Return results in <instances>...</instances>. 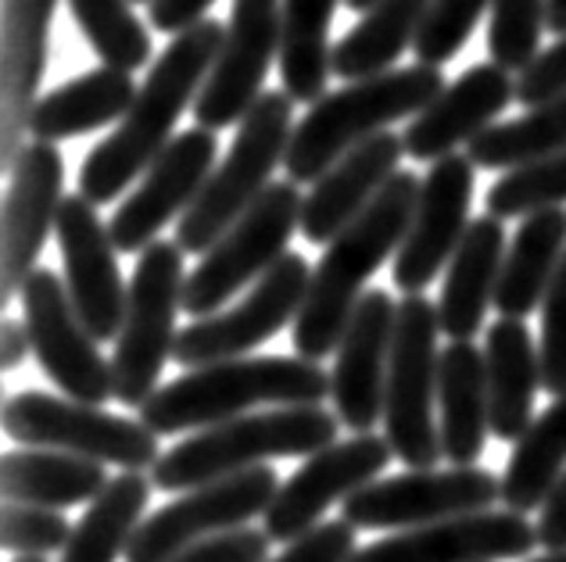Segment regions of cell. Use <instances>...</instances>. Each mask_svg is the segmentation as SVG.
Wrapping results in <instances>:
<instances>
[{"instance_id": "8992f818", "label": "cell", "mask_w": 566, "mask_h": 562, "mask_svg": "<svg viewBox=\"0 0 566 562\" xmlns=\"http://www.w3.org/2000/svg\"><path fill=\"white\" fill-rule=\"evenodd\" d=\"M291 137L294 100L283 91H265L237 126L230 151L205 183L201 198L176 223V244L184 255H208V247L273 187V172L287 158Z\"/></svg>"}, {"instance_id": "c3c4849f", "label": "cell", "mask_w": 566, "mask_h": 562, "mask_svg": "<svg viewBox=\"0 0 566 562\" xmlns=\"http://www.w3.org/2000/svg\"><path fill=\"white\" fill-rule=\"evenodd\" d=\"M29 354H33V340H29L25 322L4 319V327H0V365H4V373L19 369Z\"/></svg>"}, {"instance_id": "d4e9b609", "label": "cell", "mask_w": 566, "mask_h": 562, "mask_svg": "<svg viewBox=\"0 0 566 562\" xmlns=\"http://www.w3.org/2000/svg\"><path fill=\"white\" fill-rule=\"evenodd\" d=\"M406 155L398 132H380V137L355 147L337 166L312 183L302 209V236L308 244H331L345 233L369 204L380 198V190L401 172L398 161Z\"/></svg>"}, {"instance_id": "8d00e7d4", "label": "cell", "mask_w": 566, "mask_h": 562, "mask_svg": "<svg viewBox=\"0 0 566 562\" xmlns=\"http://www.w3.org/2000/svg\"><path fill=\"white\" fill-rule=\"evenodd\" d=\"M69 11L104 68L137 72L151 65V36L133 14L129 0H69Z\"/></svg>"}, {"instance_id": "f5cc1de1", "label": "cell", "mask_w": 566, "mask_h": 562, "mask_svg": "<svg viewBox=\"0 0 566 562\" xmlns=\"http://www.w3.org/2000/svg\"><path fill=\"white\" fill-rule=\"evenodd\" d=\"M14 562H43V559H40V555H19Z\"/></svg>"}, {"instance_id": "d6986e66", "label": "cell", "mask_w": 566, "mask_h": 562, "mask_svg": "<svg viewBox=\"0 0 566 562\" xmlns=\"http://www.w3.org/2000/svg\"><path fill=\"white\" fill-rule=\"evenodd\" d=\"M476 166L470 155H449L430 166L416 201L412 223L406 241L395 255V287L409 294H423L449 269L459 244L470 230V204H473Z\"/></svg>"}, {"instance_id": "ab89813d", "label": "cell", "mask_w": 566, "mask_h": 562, "mask_svg": "<svg viewBox=\"0 0 566 562\" xmlns=\"http://www.w3.org/2000/svg\"><path fill=\"white\" fill-rule=\"evenodd\" d=\"M491 4H495V0H430L427 22L412 47L416 57H420V65L441 68L444 62H452Z\"/></svg>"}, {"instance_id": "f35d334b", "label": "cell", "mask_w": 566, "mask_h": 562, "mask_svg": "<svg viewBox=\"0 0 566 562\" xmlns=\"http://www.w3.org/2000/svg\"><path fill=\"white\" fill-rule=\"evenodd\" d=\"M548 0H495L488 25V54L505 72H527L542 54Z\"/></svg>"}, {"instance_id": "bcb514c9", "label": "cell", "mask_w": 566, "mask_h": 562, "mask_svg": "<svg viewBox=\"0 0 566 562\" xmlns=\"http://www.w3.org/2000/svg\"><path fill=\"white\" fill-rule=\"evenodd\" d=\"M212 4H216V0H155V4H151V25L158 29V33L180 36L198 22H205L208 8H212Z\"/></svg>"}, {"instance_id": "52a82bcc", "label": "cell", "mask_w": 566, "mask_h": 562, "mask_svg": "<svg viewBox=\"0 0 566 562\" xmlns=\"http://www.w3.org/2000/svg\"><path fill=\"white\" fill-rule=\"evenodd\" d=\"M438 305L423 294H409L398 305L384 388V437L409 469H438L444 458L438 426Z\"/></svg>"}, {"instance_id": "ac0fdd59", "label": "cell", "mask_w": 566, "mask_h": 562, "mask_svg": "<svg viewBox=\"0 0 566 562\" xmlns=\"http://www.w3.org/2000/svg\"><path fill=\"white\" fill-rule=\"evenodd\" d=\"M219 140L208 129H187L180 132L166 151L155 158V166L144 172L140 187L118 204L108 233L123 255L144 251L158 241L172 219H184L193 201L201 198L205 183L216 172Z\"/></svg>"}, {"instance_id": "8fae6325", "label": "cell", "mask_w": 566, "mask_h": 562, "mask_svg": "<svg viewBox=\"0 0 566 562\" xmlns=\"http://www.w3.org/2000/svg\"><path fill=\"white\" fill-rule=\"evenodd\" d=\"M280 491L273 466H259L237 477L193 487L169 506L155 509L129 541L126 562H169L198 544L248 527V520L265 516Z\"/></svg>"}, {"instance_id": "6da1fadb", "label": "cell", "mask_w": 566, "mask_h": 562, "mask_svg": "<svg viewBox=\"0 0 566 562\" xmlns=\"http://www.w3.org/2000/svg\"><path fill=\"white\" fill-rule=\"evenodd\" d=\"M227 40V25L205 19L187 33L172 36L155 57L151 72L133 100L129 115L108 140H101L80 169V194L91 204H108L155 166V158L176 140L172 126L198 100Z\"/></svg>"}, {"instance_id": "f546056e", "label": "cell", "mask_w": 566, "mask_h": 562, "mask_svg": "<svg viewBox=\"0 0 566 562\" xmlns=\"http://www.w3.org/2000/svg\"><path fill=\"white\" fill-rule=\"evenodd\" d=\"M137 94L140 86L133 83L129 72L94 68L86 76H76L72 83H62L43 94L33 112V123H29V132L40 144L83 137V132H94L108 123H123Z\"/></svg>"}, {"instance_id": "60d3db41", "label": "cell", "mask_w": 566, "mask_h": 562, "mask_svg": "<svg viewBox=\"0 0 566 562\" xmlns=\"http://www.w3.org/2000/svg\"><path fill=\"white\" fill-rule=\"evenodd\" d=\"M69 520L57 509H40V506H19V501H4V516H0V544L4 552L19 555H51L65 552L72 538Z\"/></svg>"}, {"instance_id": "2e32d148", "label": "cell", "mask_w": 566, "mask_h": 562, "mask_svg": "<svg viewBox=\"0 0 566 562\" xmlns=\"http://www.w3.org/2000/svg\"><path fill=\"white\" fill-rule=\"evenodd\" d=\"M65 158L54 144H25L8 172L4 226H0V305L22 294L65 204Z\"/></svg>"}, {"instance_id": "7a4b0ae2", "label": "cell", "mask_w": 566, "mask_h": 562, "mask_svg": "<svg viewBox=\"0 0 566 562\" xmlns=\"http://www.w3.org/2000/svg\"><path fill=\"white\" fill-rule=\"evenodd\" d=\"M420 187L423 180L416 172H398L380 190V198L326 244L319 265L312 269L305 308L294 322L291 340L297 359L323 362L326 354L337 351L355 308L369 290V276L391 255H398L401 241H406Z\"/></svg>"}, {"instance_id": "5bb4252c", "label": "cell", "mask_w": 566, "mask_h": 562, "mask_svg": "<svg viewBox=\"0 0 566 562\" xmlns=\"http://www.w3.org/2000/svg\"><path fill=\"white\" fill-rule=\"evenodd\" d=\"M308 284H312L308 262L287 251L276 269L265 273L237 308L198 319L187 330H180L172 359L187 365V373L216 362L244 359L251 348L265 344L287 322H297L308 298Z\"/></svg>"}, {"instance_id": "db71d44e", "label": "cell", "mask_w": 566, "mask_h": 562, "mask_svg": "<svg viewBox=\"0 0 566 562\" xmlns=\"http://www.w3.org/2000/svg\"><path fill=\"white\" fill-rule=\"evenodd\" d=\"M129 4H155V0H129Z\"/></svg>"}, {"instance_id": "f6af8a7d", "label": "cell", "mask_w": 566, "mask_h": 562, "mask_svg": "<svg viewBox=\"0 0 566 562\" xmlns=\"http://www.w3.org/2000/svg\"><path fill=\"white\" fill-rule=\"evenodd\" d=\"M270 534L265 530H251V527H241V530H230V534L222 538H212L198 544V549H190L184 555H176L169 562H270Z\"/></svg>"}, {"instance_id": "74e56055", "label": "cell", "mask_w": 566, "mask_h": 562, "mask_svg": "<svg viewBox=\"0 0 566 562\" xmlns=\"http://www.w3.org/2000/svg\"><path fill=\"white\" fill-rule=\"evenodd\" d=\"M563 204H566V151L505 172L502 180L491 183L484 198V209L491 219H527L545 209H563Z\"/></svg>"}, {"instance_id": "ffe728a7", "label": "cell", "mask_w": 566, "mask_h": 562, "mask_svg": "<svg viewBox=\"0 0 566 562\" xmlns=\"http://www.w3.org/2000/svg\"><path fill=\"white\" fill-rule=\"evenodd\" d=\"M57 247L65 262V287L80 319L94 340H118L126 322L129 287L118 273V247L101 223L97 204L83 194H69L57 215Z\"/></svg>"}, {"instance_id": "f1b7e54d", "label": "cell", "mask_w": 566, "mask_h": 562, "mask_svg": "<svg viewBox=\"0 0 566 562\" xmlns=\"http://www.w3.org/2000/svg\"><path fill=\"white\" fill-rule=\"evenodd\" d=\"M566 255V209L534 212L520 223L502 262L495 308L502 319H527L542 301Z\"/></svg>"}, {"instance_id": "f907efd6", "label": "cell", "mask_w": 566, "mask_h": 562, "mask_svg": "<svg viewBox=\"0 0 566 562\" xmlns=\"http://www.w3.org/2000/svg\"><path fill=\"white\" fill-rule=\"evenodd\" d=\"M345 4H348L352 11H363V14H366L369 8H374V4H377V0H345Z\"/></svg>"}, {"instance_id": "d590c367", "label": "cell", "mask_w": 566, "mask_h": 562, "mask_svg": "<svg viewBox=\"0 0 566 562\" xmlns=\"http://www.w3.org/2000/svg\"><path fill=\"white\" fill-rule=\"evenodd\" d=\"M559 151H566V94L548 105L527 108L513 123H495L467 147L473 166L491 172L524 169L531 161L553 158Z\"/></svg>"}, {"instance_id": "4dcf8cb0", "label": "cell", "mask_w": 566, "mask_h": 562, "mask_svg": "<svg viewBox=\"0 0 566 562\" xmlns=\"http://www.w3.org/2000/svg\"><path fill=\"white\" fill-rule=\"evenodd\" d=\"M112 477L101 463L65 452L48 448H19L4 455L0 466V487L4 501L19 506H40V509H72L86 506L108 491Z\"/></svg>"}, {"instance_id": "cb8c5ba5", "label": "cell", "mask_w": 566, "mask_h": 562, "mask_svg": "<svg viewBox=\"0 0 566 562\" xmlns=\"http://www.w3.org/2000/svg\"><path fill=\"white\" fill-rule=\"evenodd\" d=\"M516 100L513 72L495 62L467 68L430 108H423L401 132L406 155L416 161H441L455 155L459 144H473L481 132L495 126V118Z\"/></svg>"}, {"instance_id": "44dd1931", "label": "cell", "mask_w": 566, "mask_h": 562, "mask_svg": "<svg viewBox=\"0 0 566 562\" xmlns=\"http://www.w3.org/2000/svg\"><path fill=\"white\" fill-rule=\"evenodd\" d=\"M398 305L387 290H366L345 337L334 351L331 397L340 426L355 434H374L384 423V388L391 365Z\"/></svg>"}, {"instance_id": "7c38bea8", "label": "cell", "mask_w": 566, "mask_h": 562, "mask_svg": "<svg viewBox=\"0 0 566 562\" xmlns=\"http://www.w3.org/2000/svg\"><path fill=\"white\" fill-rule=\"evenodd\" d=\"M495 501H502V480L481 466L406 469L355 491L345 501V520L355 530H416L491 512Z\"/></svg>"}, {"instance_id": "9c48e42d", "label": "cell", "mask_w": 566, "mask_h": 562, "mask_svg": "<svg viewBox=\"0 0 566 562\" xmlns=\"http://www.w3.org/2000/svg\"><path fill=\"white\" fill-rule=\"evenodd\" d=\"M4 434L22 448L80 455L101 466H118L123 473L155 469L161 458L158 437L140 420L43 391H19L8 397Z\"/></svg>"}, {"instance_id": "ee69618b", "label": "cell", "mask_w": 566, "mask_h": 562, "mask_svg": "<svg viewBox=\"0 0 566 562\" xmlns=\"http://www.w3.org/2000/svg\"><path fill=\"white\" fill-rule=\"evenodd\" d=\"M566 94V36L534 57V65L516 76V100L524 108L548 105Z\"/></svg>"}, {"instance_id": "5b68a950", "label": "cell", "mask_w": 566, "mask_h": 562, "mask_svg": "<svg viewBox=\"0 0 566 562\" xmlns=\"http://www.w3.org/2000/svg\"><path fill=\"white\" fill-rule=\"evenodd\" d=\"M340 420L323 405H291L265 409L255 416H241L180 441L176 448L161 452L151 469V484L158 491H193V487L237 477V473L259 469L270 458L316 455L337 445Z\"/></svg>"}, {"instance_id": "484cf974", "label": "cell", "mask_w": 566, "mask_h": 562, "mask_svg": "<svg viewBox=\"0 0 566 562\" xmlns=\"http://www.w3.org/2000/svg\"><path fill=\"white\" fill-rule=\"evenodd\" d=\"M505 251H510V244H505L502 219H473L455 258L444 269V287L438 298V327L444 337H452V344L481 333L502 279Z\"/></svg>"}, {"instance_id": "603a6c76", "label": "cell", "mask_w": 566, "mask_h": 562, "mask_svg": "<svg viewBox=\"0 0 566 562\" xmlns=\"http://www.w3.org/2000/svg\"><path fill=\"white\" fill-rule=\"evenodd\" d=\"M57 0H4V57H0V169L11 172L25 151L29 123L48 72L51 22Z\"/></svg>"}, {"instance_id": "681fc988", "label": "cell", "mask_w": 566, "mask_h": 562, "mask_svg": "<svg viewBox=\"0 0 566 562\" xmlns=\"http://www.w3.org/2000/svg\"><path fill=\"white\" fill-rule=\"evenodd\" d=\"M548 33L553 36H566V0H548Z\"/></svg>"}, {"instance_id": "e0dca14e", "label": "cell", "mask_w": 566, "mask_h": 562, "mask_svg": "<svg viewBox=\"0 0 566 562\" xmlns=\"http://www.w3.org/2000/svg\"><path fill=\"white\" fill-rule=\"evenodd\" d=\"M391 445L377 434H355L348 441L308 455L294 477L280 484L270 512H265V534L270 541H297L308 530L326 523L323 516L337 501H348L366 484H374L391 463Z\"/></svg>"}, {"instance_id": "e575fe53", "label": "cell", "mask_w": 566, "mask_h": 562, "mask_svg": "<svg viewBox=\"0 0 566 562\" xmlns=\"http://www.w3.org/2000/svg\"><path fill=\"white\" fill-rule=\"evenodd\" d=\"M151 480L144 473H123L108 484L83 520L72 530L62 562H118L126 559L133 534L147 520L144 509L151 501Z\"/></svg>"}, {"instance_id": "ba28073f", "label": "cell", "mask_w": 566, "mask_h": 562, "mask_svg": "<svg viewBox=\"0 0 566 562\" xmlns=\"http://www.w3.org/2000/svg\"><path fill=\"white\" fill-rule=\"evenodd\" d=\"M184 251L176 241H155L144 251L129 279L123 333L115 340L112 373L115 402L144 409L158 391L161 369L176 354V319L184 312Z\"/></svg>"}, {"instance_id": "7dc6e473", "label": "cell", "mask_w": 566, "mask_h": 562, "mask_svg": "<svg viewBox=\"0 0 566 562\" xmlns=\"http://www.w3.org/2000/svg\"><path fill=\"white\" fill-rule=\"evenodd\" d=\"M538 541L548 552H563L566 549V477L553 491V498L545 501L542 520H538Z\"/></svg>"}, {"instance_id": "816d5d0a", "label": "cell", "mask_w": 566, "mask_h": 562, "mask_svg": "<svg viewBox=\"0 0 566 562\" xmlns=\"http://www.w3.org/2000/svg\"><path fill=\"white\" fill-rule=\"evenodd\" d=\"M531 562H566V549H563V552H548V555H542V559H531Z\"/></svg>"}, {"instance_id": "30bf717a", "label": "cell", "mask_w": 566, "mask_h": 562, "mask_svg": "<svg viewBox=\"0 0 566 562\" xmlns=\"http://www.w3.org/2000/svg\"><path fill=\"white\" fill-rule=\"evenodd\" d=\"M305 198L297 194V183H273L237 223L201 255L198 269L187 276L184 312L187 316H219L222 305L237 298L244 287L276 269L287 255L294 230H302Z\"/></svg>"}, {"instance_id": "4fadbf2b", "label": "cell", "mask_w": 566, "mask_h": 562, "mask_svg": "<svg viewBox=\"0 0 566 562\" xmlns=\"http://www.w3.org/2000/svg\"><path fill=\"white\" fill-rule=\"evenodd\" d=\"M22 322L33 340L36 365L48 373L65 397L86 405H104L115 397V373L104 359L94 333L86 330L65 279L51 269H36L22 287Z\"/></svg>"}, {"instance_id": "7bdbcfd3", "label": "cell", "mask_w": 566, "mask_h": 562, "mask_svg": "<svg viewBox=\"0 0 566 562\" xmlns=\"http://www.w3.org/2000/svg\"><path fill=\"white\" fill-rule=\"evenodd\" d=\"M355 552V527L348 520H326L270 562H352Z\"/></svg>"}, {"instance_id": "83f0119b", "label": "cell", "mask_w": 566, "mask_h": 562, "mask_svg": "<svg viewBox=\"0 0 566 562\" xmlns=\"http://www.w3.org/2000/svg\"><path fill=\"white\" fill-rule=\"evenodd\" d=\"M438 426L441 452L452 466H473L491 431L488 362L473 340H459L441 351L438 373Z\"/></svg>"}, {"instance_id": "d6a6232c", "label": "cell", "mask_w": 566, "mask_h": 562, "mask_svg": "<svg viewBox=\"0 0 566 562\" xmlns=\"http://www.w3.org/2000/svg\"><path fill=\"white\" fill-rule=\"evenodd\" d=\"M345 0H283L280 79L294 105H316L331 79V25Z\"/></svg>"}, {"instance_id": "9a60e30c", "label": "cell", "mask_w": 566, "mask_h": 562, "mask_svg": "<svg viewBox=\"0 0 566 562\" xmlns=\"http://www.w3.org/2000/svg\"><path fill=\"white\" fill-rule=\"evenodd\" d=\"M280 36L283 0H233L227 40L193 100L198 129L216 132L244 123V115L262 100L273 62H280Z\"/></svg>"}, {"instance_id": "4316f807", "label": "cell", "mask_w": 566, "mask_h": 562, "mask_svg": "<svg viewBox=\"0 0 566 562\" xmlns=\"http://www.w3.org/2000/svg\"><path fill=\"white\" fill-rule=\"evenodd\" d=\"M491 434L520 441L534 423V397L542 391V351L524 319H499L484 340Z\"/></svg>"}, {"instance_id": "3957f363", "label": "cell", "mask_w": 566, "mask_h": 562, "mask_svg": "<svg viewBox=\"0 0 566 562\" xmlns=\"http://www.w3.org/2000/svg\"><path fill=\"white\" fill-rule=\"evenodd\" d=\"M323 397H331V377L316 362L265 354L190 369L147 397L137 420L155 437H172L241 420L255 405H323Z\"/></svg>"}, {"instance_id": "1f68e13d", "label": "cell", "mask_w": 566, "mask_h": 562, "mask_svg": "<svg viewBox=\"0 0 566 562\" xmlns=\"http://www.w3.org/2000/svg\"><path fill=\"white\" fill-rule=\"evenodd\" d=\"M427 11L430 0H377L359 19V25L334 43V76L359 83L391 72L398 57L416 47Z\"/></svg>"}, {"instance_id": "b9f144b4", "label": "cell", "mask_w": 566, "mask_h": 562, "mask_svg": "<svg viewBox=\"0 0 566 562\" xmlns=\"http://www.w3.org/2000/svg\"><path fill=\"white\" fill-rule=\"evenodd\" d=\"M542 391L563 397L566 394V255L542 301Z\"/></svg>"}, {"instance_id": "277c9868", "label": "cell", "mask_w": 566, "mask_h": 562, "mask_svg": "<svg viewBox=\"0 0 566 562\" xmlns=\"http://www.w3.org/2000/svg\"><path fill=\"white\" fill-rule=\"evenodd\" d=\"M444 86L449 83H444L441 68L409 65L326 94L294 126L287 158H283L291 183H319L348 151L380 137L391 123L416 118L434 105Z\"/></svg>"}, {"instance_id": "836d02e7", "label": "cell", "mask_w": 566, "mask_h": 562, "mask_svg": "<svg viewBox=\"0 0 566 562\" xmlns=\"http://www.w3.org/2000/svg\"><path fill=\"white\" fill-rule=\"evenodd\" d=\"M566 477V394L556 397L538 420L527 426V434L516 441L502 477V506L527 516L545 509L559 480Z\"/></svg>"}, {"instance_id": "7402d4cb", "label": "cell", "mask_w": 566, "mask_h": 562, "mask_svg": "<svg viewBox=\"0 0 566 562\" xmlns=\"http://www.w3.org/2000/svg\"><path fill=\"white\" fill-rule=\"evenodd\" d=\"M538 523L510 509L401 530L352 555V562H505L534 552Z\"/></svg>"}]
</instances>
